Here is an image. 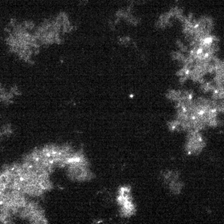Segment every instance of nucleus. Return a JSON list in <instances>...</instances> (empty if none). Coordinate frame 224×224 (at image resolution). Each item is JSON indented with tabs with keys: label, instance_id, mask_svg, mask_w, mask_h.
<instances>
[{
	"label": "nucleus",
	"instance_id": "1",
	"mask_svg": "<svg viewBox=\"0 0 224 224\" xmlns=\"http://www.w3.org/2000/svg\"><path fill=\"white\" fill-rule=\"evenodd\" d=\"M117 202L121 206V214L123 217H129L135 213V206L132 201L130 187H122L119 190Z\"/></svg>",
	"mask_w": 224,
	"mask_h": 224
},
{
	"label": "nucleus",
	"instance_id": "2",
	"mask_svg": "<svg viewBox=\"0 0 224 224\" xmlns=\"http://www.w3.org/2000/svg\"><path fill=\"white\" fill-rule=\"evenodd\" d=\"M206 143L203 139L200 131H190L188 135L186 150L189 154H197L200 153Z\"/></svg>",
	"mask_w": 224,
	"mask_h": 224
}]
</instances>
